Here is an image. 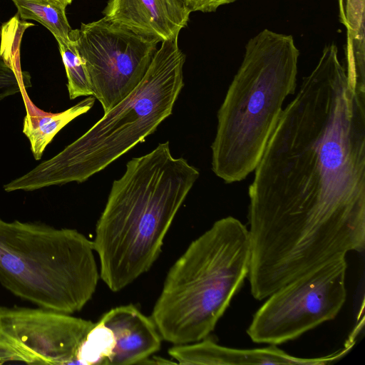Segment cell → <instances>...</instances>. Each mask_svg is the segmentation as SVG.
I'll use <instances>...</instances> for the list:
<instances>
[{"mask_svg": "<svg viewBox=\"0 0 365 365\" xmlns=\"http://www.w3.org/2000/svg\"><path fill=\"white\" fill-rule=\"evenodd\" d=\"M299 52L290 35L264 29L245 46L241 66L217 111L212 170L225 183L253 172L294 94Z\"/></svg>", "mask_w": 365, "mask_h": 365, "instance_id": "277c9868", "label": "cell"}, {"mask_svg": "<svg viewBox=\"0 0 365 365\" xmlns=\"http://www.w3.org/2000/svg\"><path fill=\"white\" fill-rule=\"evenodd\" d=\"M94 324L44 308L0 307V336L31 364H77L79 350Z\"/></svg>", "mask_w": 365, "mask_h": 365, "instance_id": "9c48e42d", "label": "cell"}, {"mask_svg": "<svg viewBox=\"0 0 365 365\" xmlns=\"http://www.w3.org/2000/svg\"><path fill=\"white\" fill-rule=\"evenodd\" d=\"M9 361H20L31 364V359L24 352L0 336V364Z\"/></svg>", "mask_w": 365, "mask_h": 365, "instance_id": "ac0fdd59", "label": "cell"}, {"mask_svg": "<svg viewBox=\"0 0 365 365\" xmlns=\"http://www.w3.org/2000/svg\"><path fill=\"white\" fill-rule=\"evenodd\" d=\"M161 346V336L152 318L135 306L117 307L95 323L78 352L81 364H142Z\"/></svg>", "mask_w": 365, "mask_h": 365, "instance_id": "30bf717a", "label": "cell"}, {"mask_svg": "<svg viewBox=\"0 0 365 365\" xmlns=\"http://www.w3.org/2000/svg\"><path fill=\"white\" fill-rule=\"evenodd\" d=\"M62 5H63L65 7H66L68 5L71 4L73 0H55Z\"/></svg>", "mask_w": 365, "mask_h": 365, "instance_id": "ffe728a7", "label": "cell"}, {"mask_svg": "<svg viewBox=\"0 0 365 365\" xmlns=\"http://www.w3.org/2000/svg\"><path fill=\"white\" fill-rule=\"evenodd\" d=\"M93 96L104 113L125 98L144 77L158 41L138 34L104 17L73 29Z\"/></svg>", "mask_w": 365, "mask_h": 365, "instance_id": "ba28073f", "label": "cell"}, {"mask_svg": "<svg viewBox=\"0 0 365 365\" xmlns=\"http://www.w3.org/2000/svg\"><path fill=\"white\" fill-rule=\"evenodd\" d=\"M58 48L67 76L69 98L93 96L86 66L77 46L73 29L67 41L58 43Z\"/></svg>", "mask_w": 365, "mask_h": 365, "instance_id": "2e32d148", "label": "cell"}, {"mask_svg": "<svg viewBox=\"0 0 365 365\" xmlns=\"http://www.w3.org/2000/svg\"><path fill=\"white\" fill-rule=\"evenodd\" d=\"M199 175L185 159L173 156L168 141L126 163L124 174L113 182L93 242L100 277L111 291L121 290L152 267Z\"/></svg>", "mask_w": 365, "mask_h": 365, "instance_id": "7a4b0ae2", "label": "cell"}, {"mask_svg": "<svg viewBox=\"0 0 365 365\" xmlns=\"http://www.w3.org/2000/svg\"><path fill=\"white\" fill-rule=\"evenodd\" d=\"M185 55L178 38L161 42L138 85L77 140L4 185L32 191L83 182L153 133L172 113L183 86Z\"/></svg>", "mask_w": 365, "mask_h": 365, "instance_id": "3957f363", "label": "cell"}, {"mask_svg": "<svg viewBox=\"0 0 365 365\" xmlns=\"http://www.w3.org/2000/svg\"><path fill=\"white\" fill-rule=\"evenodd\" d=\"M169 355L180 364H328L338 360L336 353L318 358H299L277 348L239 349L220 346L209 339L175 345Z\"/></svg>", "mask_w": 365, "mask_h": 365, "instance_id": "7c38bea8", "label": "cell"}, {"mask_svg": "<svg viewBox=\"0 0 365 365\" xmlns=\"http://www.w3.org/2000/svg\"><path fill=\"white\" fill-rule=\"evenodd\" d=\"M24 20H34L44 26L58 43L67 41L71 27L66 7L55 0H11Z\"/></svg>", "mask_w": 365, "mask_h": 365, "instance_id": "9a60e30c", "label": "cell"}, {"mask_svg": "<svg viewBox=\"0 0 365 365\" xmlns=\"http://www.w3.org/2000/svg\"><path fill=\"white\" fill-rule=\"evenodd\" d=\"M104 18L163 42L178 38L191 11L181 0H109Z\"/></svg>", "mask_w": 365, "mask_h": 365, "instance_id": "8fae6325", "label": "cell"}, {"mask_svg": "<svg viewBox=\"0 0 365 365\" xmlns=\"http://www.w3.org/2000/svg\"><path fill=\"white\" fill-rule=\"evenodd\" d=\"M94 251L76 230L0 218V283L38 307L71 314L86 304L100 278Z\"/></svg>", "mask_w": 365, "mask_h": 365, "instance_id": "8992f818", "label": "cell"}, {"mask_svg": "<svg viewBox=\"0 0 365 365\" xmlns=\"http://www.w3.org/2000/svg\"><path fill=\"white\" fill-rule=\"evenodd\" d=\"M31 86L30 81H22L14 68L0 58V101Z\"/></svg>", "mask_w": 365, "mask_h": 365, "instance_id": "e0dca14e", "label": "cell"}, {"mask_svg": "<svg viewBox=\"0 0 365 365\" xmlns=\"http://www.w3.org/2000/svg\"><path fill=\"white\" fill-rule=\"evenodd\" d=\"M346 269L341 255L271 294L253 316L250 338L275 346L334 319L346 299Z\"/></svg>", "mask_w": 365, "mask_h": 365, "instance_id": "52a82bcc", "label": "cell"}, {"mask_svg": "<svg viewBox=\"0 0 365 365\" xmlns=\"http://www.w3.org/2000/svg\"><path fill=\"white\" fill-rule=\"evenodd\" d=\"M248 188L251 291L365 247V93L326 46L283 108Z\"/></svg>", "mask_w": 365, "mask_h": 365, "instance_id": "6da1fadb", "label": "cell"}, {"mask_svg": "<svg viewBox=\"0 0 365 365\" xmlns=\"http://www.w3.org/2000/svg\"><path fill=\"white\" fill-rule=\"evenodd\" d=\"M95 101L96 98L90 96L61 113L41 115L27 112L24 119L23 133L30 141L34 158L40 160L54 136L71 120L87 113Z\"/></svg>", "mask_w": 365, "mask_h": 365, "instance_id": "4fadbf2b", "label": "cell"}, {"mask_svg": "<svg viewBox=\"0 0 365 365\" xmlns=\"http://www.w3.org/2000/svg\"><path fill=\"white\" fill-rule=\"evenodd\" d=\"M249 230L228 216L192 241L169 269L152 312L161 337L175 345L207 338L248 276Z\"/></svg>", "mask_w": 365, "mask_h": 365, "instance_id": "5b68a950", "label": "cell"}, {"mask_svg": "<svg viewBox=\"0 0 365 365\" xmlns=\"http://www.w3.org/2000/svg\"><path fill=\"white\" fill-rule=\"evenodd\" d=\"M339 18L346 28V66L351 70L365 67V0H338Z\"/></svg>", "mask_w": 365, "mask_h": 365, "instance_id": "5bb4252c", "label": "cell"}, {"mask_svg": "<svg viewBox=\"0 0 365 365\" xmlns=\"http://www.w3.org/2000/svg\"><path fill=\"white\" fill-rule=\"evenodd\" d=\"M191 11L204 13L213 12L220 6L235 2L237 0H181Z\"/></svg>", "mask_w": 365, "mask_h": 365, "instance_id": "d6986e66", "label": "cell"}]
</instances>
